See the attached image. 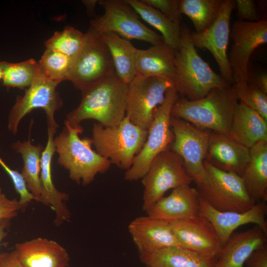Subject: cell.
<instances>
[{
    "label": "cell",
    "mask_w": 267,
    "mask_h": 267,
    "mask_svg": "<svg viewBox=\"0 0 267 267\" xmlns=\"http://www.w3.org/2000/svg\"><path fill=\"white\" fill-rule=\"evenodd\" d=\"M250 158V149L228 135L209 133L205 160L217 168L242 177Z\"/></svg>",
    "instance_id": "cell-21"
},
{
    "label": "cell",
    "mask_w": 267,
    "mask_h": 267,
    "mask_svg": "<svg viewBox=\"0 0 267 267\" xmlns=\"http://www.w3.org/2000/svg\"><path fill=\"white\" fill-rule=\"evenodd\" d=\"M206 176L196 184L199 196L215 209L222 212H245L254 204L249 196L241 176L221 170L205 160Z\"/></svg>",
    "instance_id": "cell-6"
},
{
    "label": "cell",
    "mask_w": 267,
    "mask_h": 267,
    "mask_svg": "<svg viewBox=\"0 0 267 267\" xmlns=\"http://www.w3.org/2000/svg\"><path fill=\"white\" fill-rule=\"evenodd\" d=\"M0 165L11 178L14 188L20 196L19 202L22 209H24L33 200L34 196L28 190L25 181L18 171L10 168L0 157Z\"/></svg>",
    "instance_id": "cell-36"
},
{
    "label": "cell",
    "mask_w": 267,
    "mask_h": 267,
    "mask_svg": "<svg viewBox=\"0 0 267 267\" xmlns=\"http://www.w3.org/2000/svg\"><path fill=\"white\" fill-rule=\"evenodd\" d=\"M10 220L9 219L0 220V245L2 240L7 235V233L5 229L8 227Z\"/></svg>",
    "instance_id": "cell-43"
},
{
    "label": "cell",
    "mask_w": 267,
    "mask_h": 267,
    "mask_svg": "<svg viewBox=\"0 0 267 267\" xmlns=\"http://www.w3.org/2000/svg\"><path fill=\"white\" fill-rule=\"evenodd\" d=\"M200 214L208 219L213 225L222 247L233 231L240 226L254 223L267 233L266 201H260L245 212H222L212 207L200 197Z\"/></svg>",
    "instance_id": "cell-17"
},
{
    "label": "cell",
    "mask_w": 267,
    "mask_h": 267,
    "mask_svg": "<svg viewBox=\"0 0 267 267\" xmlns=\"http://www.w3.org/2000/svg\"><path fill=\"white\" fill-rule=\"evenodd\" d=\"M157 9L175 24L180 26L182 14L179 9L178 0H141Z\"/></svg>",
    "instance_id": "cell-37"
},
{
    "label": "cell",
    "mask_w": 267,
    "mask_h": 267,
    "mask_svg": "<svg viewBox=\"0 0 267 267\" xmlns=\"http://www.w3.org/2000/svg\"><path fill=\"white\" fill-rule=\"evenodd\" d=\"M58 127V124L47 125V141L41 155L40 175V202L48 206L54 211L56 215L54 223L57 226L68 221L71 217V213L64 204V201L69 198L68 195L58 191L52 179L51 161L55 152L54 136Z\"/></svg>",
    "instance_id": "cell-19"
},
{
    "label": "cell",
    "mask_w": 267,
    "mask_h": 267,
    "mask_svg": "<svg viewBox=\"0 0 267 267\" xmlns=\"http://www.w3.org/2000/svg\"><path fill=\"white\" fill-rule=\"evenodd\" d=\"M235 8V0H223L219 15L212 25L203 32L190 33L195 48L206 49L211 53L219 67L220 76L230 85L233 84V81L227 50L230 16Z\"/></svg>",
    "instance_id": "cell-15"
},
{
    "label": "cell",
    "mask_w": 267,
    "mask_h": 267,
    "mask_svg": "<svg viewBox=\"0 0 267 267\" xmlns=\"http://www.w3.org/2000/svg\"><path fill=\"white\" fill-rule=\"evenodd\" d=\"M83 3L86 6L88 12L90 14H93L95 5L98 2L99 0H83Z\"/></svg>",
    "instance_id": "cell-44"
},
{
    "label": "cell",
    "mask_w": 267,
    "mask_h": 267,
    "mask_svg": "<svg viewBox=\"0 0 267 267\" xmlns=\"http://www.w3.org/2000/svg\"><path fill=\"white\" fill-rule=\"evenodd\" d=\"M139 254L141 262L148 267H214L215 263L213 260L180 246Z\"/></svg>",
    "instance_id": "cell-27"
},
{
    "label": "cell",
    "mask_w": 267,
    "mask_h": 267,
    "mask_svg": "<svg viewBox=\"0 0 267 267\" xmlns=\"http://www.w3.org/2000/svg\"><path fill=\"white\" fill-rule=\"evenodd\" d=\"M175 82L160 77L135 78L128 84L126 116L134 125L148 130L154 110L164 101L168 90Z\"/></svg>",
    "instance_id": "cell-11"
},
{
    "label": "cell",
    "mask_w": 267,
    "mask_h": 267,
    "mask_svg": "<svg viewBox=\"0 0 267 267\" xmlns=\"http://www.w3.org/2000/svg\"><path fill=\"white\" fill-rule=\"evenodd\" d=\"M175 86L181 97L196 100L213 89L231 86L217 74L198 53L186 25L180 26V43L175 51Z\"/></svg>",
    "instance_id": "cell-4"
},
{
    "label": "cell",
    "mask_w": 267,
    "mask_h": 267,
    "mask_svg": "<svg viewBox=\"0 0 267 267\" xmlns=\"http://www.w3.org/2000/svg\"><path fill=\"white\" fill-rule=\"evenodd\" d=\"M245 264L246 267H267V245L253 252Z\"/></svg>",
    "instance_id": "cell-40"
},
{
    "label": "cell",
    "mask_w": 267,
    "mask_h": 267,
    "mask_svg": "<svg viewBox=\"0 0 267 267\" xmlns=\"http://www.w3.org/2000/svg\"><path fill=\"white\" fill-rule=\"evenodd\" d=\"M22 210L19 201L7 198L0 187V220L11 219L16 217L18 211Z\"/></svg>",
    "instance_id": "cell-39"
},
{
    "label": "cell",
    "mask_w": 267,
    "mask_h": 267,
    "mask_svg": "<svg viewBox=\"0 0 267 267\" xmlns=\"http://www.w3.org/2000/svg\"><path fill=\"white\" fill-rule=\"evenodd\" d=\"M72 62L73 58L46 48L38 64L41 72L46 78L60 83L68 80Z\"/></svg>",
    "instance_id": "cell-33"
},
{
    "label": "cell",
    "mask_w": 267,
    "mask_h": 267,
    "mask_svg": "<svg viewBox=\"0 0 267 267\" xmlns=\"http://www.w3.org/2000/svg\"><path fill=\"white\" fill-rule=\"evenodd\" d=\"M223 0H178L181 14L191 21L195 32L210 27L217 19Z\"/></svg>",
    "instance_id": "cell-31"
},
{
    "label": "cell",
    "mask_w": 267,
    "mask_h": 267,
    "mask_svg": "<svg viewBox=\"0 0 267 267\" xmlns=\"http://www.w3.org/2000/svg\"><path fill=\"white\" fill-rule=\"evenodd\" d=\"M240 102L259 113L267 120V93L250 84L232 85Z\"/></svg>",
    "instance_id": "cell-35"
},
{
    "label": "cell",
    "mask_w": 267,
    "mask_h": 267,
    "mask_svg": "<svg viewBox=\"0 0 267 267\" xmlns=\"http://www.w3.org/2000/svg\"><path fill=\"white\" fill-rule=\"evenodd\" d=\"M247 83L253 85L259 89L267 93V74L257 73L255 75L248 74Z\"/></svg>",
    "instance_id": "cell-41"
},
{
    "label": "cell",
    "mask_w": 267,
    "mask_h": 267,
    "mask_svg": "<svg viewBox=\"0 0 267 267\" xmlns=\"http://www.w3.org/2000/svg\"><path fill=\"white\" fill-rule=\"evenodd\" d=\"M2 68L1 66V61H0V80L2 79Z\"/></svg>",
    "instance_id": "cell-45"
},
{
    "label": "cell",
    "mask_w": 267,
    "mask_h": 267,
    "mask_svg": "<svg viewBox=\"0 0 267 267\" xmlns=\"http://www.w3.org/2000/svg\"><path fill=\"white\" fill-rule=\"evenodd\" d=\"M101 34L110 52L117 76L128 85L136 76L135 58L137 49L130 40L116 34Z\"/></svg>",
    "instance_id": "cell-28"
},
{
    "label": "cell",
    "mask_w": 267,
    "mask_h": 267,
    "mask_svg": "<svg viewBox=\"0 0 267 267\" xmlns=\"http://www.w3.org/2000/svg\"><path fill=\"white\" fill-rule=\"evenodd\" d=\"M238 99L232 85L215 88L205 97L189 100L178 97L171 109V116L183 120L202 130L228 135Z\"/></svg>",
    "instance_id": "cell-2"
},
{
    "label": "cell",
    "mask_w": 267,
    "mask_h": 267,
    "mask_svg": "<svg viewBox=\"0 0 267 267\" xmlns=\"http://www.w3.org/2000/svg\"><path fill=\"white\" fill-rule=\"evenodd\" d=\"M85 39V34L71 26L62 31H56L44 43L46 48L59 51L74 58L80 51Z\"/></svg>",
    "instance_id": "cell-34"
},
{
    "label": "cell",
    "mask_w": 267,
    "mask_h": 267,
    "mask_svg": "<svg viewBox=\"0 0 267 267\" xmlns=\"http://www.w3.org/2000/svg\"><path fill=\"white\" fill-rule=\"evenodd\" d=\"M178 97L176 86L171 88L166 93L164 102L154 110L145 142L131 167L126 171L125 180L133 181L141 179L154 158L170 149L174 138L170 123L171 109Z\"/></svg>",
    "instance_id": "cell-7"
},
{
    "label": "cell",
    "mask_w": 267,
    "mask_h": 267,
    "mask_svg": "<svg viewBox=\"0 0 267 267\" xmlns=\"http://www.w3.org/2000/svg\"><path fill=\"white\" fill-rule=\"evenodd\" d=\"M85 34L84 44L73 58L67 80L81 91L115 73L110 52L102 34L90 26Z\"/></svg>",
    "instance_id": "cell-8"
},
{
    "label": "cell",
    "mask_w": 267,
    "mask_h": 267,
    "mask_svg": "<svg viewBox=\"0 0 267 267\" xmlns=\"http://www.w3.org/2000/svg\"><path fill=\"white\" fill-rule=\"evenodd\" d=\"M139 17L162 34L164 42L177 50L180 46V26L157 9L143 2L141 0H125Z\"/></svg>",
    "instance_id": "cell-29"
},
{
    "label": "cell",
    "mask_w": 267,
    "mask_h": 267,
    "mask_svg": "<svg viewBox=\"0 0 267 267\" xmlns=\"http://www.w3.org/2000/svg\"><path fill=\"white\" fill-rule=\"evenodd\" d=\"M83 132L80 125L72 126L64 121V127L54 138V144L59 154L58 164L68 171L72 180L86 186L98 174L107 172L112 164L92 149L91 138L80 137Z\"/></svg>",
    "instance_id": "cell-3"
},
{
    "label": "cell",
    "mask_w": 267,
    "mask_h": 267,
    "mask_svg": "<svg viewBox=\"0 0 267 267\" xmlns=\"http://www.w3.org/2000/svg\"><path fill=\"white\" fill-rule=\"evenodd\" d=\"M1 64L2 85L7 90L10 88H29L40 72L38 63L33 58L19 63L1 61Z\"/></svg>",
    "instance_id": "cell-32"
},
{
    "label": "cell",
    "mask_w": 267,
    "mask_h": 267,
    "mask_svg": "<svg viewBox=\"0 0 267 267\" xmlns=\"http://www.w3.org/2000/svg\"><path fill=\"white\" fill-rule=\"evenodd\" d=\"M267 239V233L257 225L232 234L222 247L214 267H245L251 253L266 245Z\"/></svg>",
    "instance_id": "cell-23"
},
{
    "label": "cell",
    "mask_w": 267,
    "mask_h": 267,
    "mask_svg": "<svg viewBox=\"0 0 267 267\" xmlns=\"http://www.w3.org/2000/svg\"><path fill=\"white\" fill-rule=\"evenodd\" d=\"M232 44L228 55L233 84H247L249 61L254 50L267 43V21L236 20L230 33Z\"/></svg>",
    "instance_id": "cell-12"
},
{
    "label": "cell",
    "mask_w": 267,
    "mask_h": 267,
    "mask_svg": "<svg viewBox=\"0 0 267 267\" xmlns=\"http://www.w3.org/2000/svg\"><path fill=\"white\" fill-rule=\"evenodd\" d=\"M59 84L46 78L40 71L31 86L25 90L24 95L17 96L16 102L9 115L8 130L16 134L22 119L36 108L44 110L47 124H57L54 113L63 104L61 97L56 91Z\"/></svg>",
    "instance_id": "cell-14"
},
{
    "label": "cell",
    "mask_w": 267,
    "mask_h": 267,
    "mask_svg": "<svg viewBox=\"0 0 267 267\" xmlns=\"http://www.w3.org/2000/svg\"><path fill=\"white\" fill-rule=\"evenodd\" d=\"M0 267H23L14 251L0 254Z\"/></svg>",
    "instance_id": "cell-42"
},
{
    "label": "cell",
    "mask_w": 267,
    "mask_h": 267,
    "mask_svg": "<svg viewBox=\"0 0 267 267\" xmlns=\"http://www.w3.org/2000/svg\"><path fill=\"white\" fill-rule=\"evenodd\" d=\"M170 123L174 135L170 150L181 157L186 171L196 184L201 182L206 176L204 162L208 150L209 132L172 116Z\"/></svg>",
    "instance_id": "cell-13"
},
{
    "label": "cell",
    "mask_w": 267,
    "mask_h": 267,
    "mask_svg": "<svg viewBox=\"0 0 267 267\" xmlns=\"http://www.w3.org/2000/svg\"><path fill=\"white\" fill-rule=\"evenodd\" d=\"M92 144L96 152L111 164L127 171L143 147L148 130L133 124L127 116L117 126L104 127L94 123L92 129Z\"/></svg>",
    "instance_id": "cell-5"
},
{
    "label": "cell",
    "mask_w": 267,
    "mask_h": 267,
    "mask_svg": "<svg viewBox=\"0 0 267 267\" xmlns=\"http://www.w3.org/2000/svg\"><path fill=\"white\" fill-rule=\"evenodd\" d=\"M228 135L250 149L263 140H267V120L245 104L235 105Z\"/></svg>",
    "instance_id": "cell-25"
},
{
    "label": "cell",
    "mask_w": 267,
    "mask_h": 267,
    "mask_svg": "<svg viewBox=\"0 0 267 267\" xmlns=\"http://www.w3.org/2000/svg\"><path fill=\"white\" fill-rule=\"evenodd\" d=\"M180 247L216 261L222 246L211 222L199 214L170 222Z\"/></svg>",
    "instance_id": "cell-16"
},
{
    "label": "cell",
    "mask_w": 267,
    "mask_h": 267,
    "mask_svg": "<svg viewBox=\"0 0 267 267\" xmlns=\"http://www.w3.org/2000/svg\"><path fill=\"white\" fill-rule=\"evenodd\" d=\"M199 199L196 188L190 185L181 186L160 198L146 212L148 216L170 223L200 214Z\"/></svg>",
    "instance_id": "cell-20"
},
{
    "label": "cell",
    "mask_w": 267,
    "mask_h": 267,
    "mask_svg": "<svg viewBox=\"0 0 267 267\" xmlns=\"http://www.w3.org/2000/svg\"><path fill=\"white\" fill-rule=\"evenodd\" d=\"M128 85L116 73L81 90L78 106L68 113L65 121L72 126L93 119L104 127L118 125L126 116Z\"/></svg>",
    "instance_id": "cell-1"
},
{
    "label": "cell",
    "mask_w": 267,
    "mask_h": 267,
    "mask_svg": "<svg viewBox=\"0 0 267 267\" xmlns=\"http://www.w3.org/2000/svg\"><path fill=\"white\" fill-rule=\"evenodd\" d=\"M104 13L92 20L90 26L101 34L113 33L128 39L156 45L164 42L162 37L146 26L135 11L125 0H101Z\"/></svg>",
    "instance_id": "cell-9"
},
{
    "label": "cell",
    "mask_w": 267,
    "mask_h": 267,
    "mask_svg": "<svg viewBox=\"0 0 267 267\" xmlns=\"http://www.w3.org/2000/svg\"></svg>",
    "instance_id": "cell-46"
},
{
    "label": "cell",
    "mask_w": 267,
    "mask_h": 267,
    "mask_svg": "<svg viewBox=\"0 0 267 267\" xmlns=\"http://www.w3.org/2000/svg\"><path fill=\"white\" fill-rule=\"evenodd\" d=\"M28 140H18L12 145L13 148L21 154L24 166L21 174L27 188L37 202H40L41 189L40 184L41 159L44 147L41 144H32L30 134Z\"/></svg>",
    "instance_id": "cell-30"
},
{
    "label": "cell",
    "mask_w": 267,
    "mask_h": 267,
    "mask_svg": "<svg viewBox=\"0 0 267 267\" xmlns=\"http://www.w3.org/2000/svg\"><path fill=\"white\" fill-rule=\"evenodd\" d=\"M128 230L139 253L180 246L170 222L147 215L133 220Z\"/></svg>",
    "instance_id": "cell-18"
},
{
    "label": "cell",
    "mask_w": 267,
    "mask_h": 267,
    "mask_svg": "<svg viewBox=\"0 0 267 267\" xmlns=\"http://www.w3.org/2000/svg\"><path fill=\"white\" fill-rule=\"evenodd\" d=\"M247 193L253 203L267 200V140L250 149V158L242 176Z\"/></svg>",
    "instance_id": "cell-26"
},
{
    "label": "cell",
    "mask_w": 267,
    "mask_h": 267,
    "mask_svg": "<svg viewBox=\"0 0 267 267\" xmlns=\"http://www.w3.org/2000/svg\"><path fill=\"white\" fill-rule=\"evenodd\" d=\"M141 179L144 187L142 208L145 211L169 189L190 185L193 181L181 157L170 149L154 158Z\"/></svg>",
    "instance_id": "cell-10"
},
{
    "label": "cell",
    "mask_w": 267,
    "mask_h": 267,
    "mask_svg": "<svg viewBox=\"0 0 267 267\" xmlns=\"http://www.w3.org/2000/svg\"><path fill=\"white\" fill-rule=\"evenodd\" d=\"M175 50L164 42L147 49H137L135 58L136 76L177 78Z\"/></svg>",
    "instance_id": "cell-24"
},
{
    "label": "cell",
    "mask_w": 267,
    "mask_h": 267,
    "mask_svg": "<svg viewBox=\"0 0 267 267\" xmlns=\"http://www.w3.org/2000/svg\"><path fill=\"white\" fill-rule=\"evenodd\" d=\"M235 2L238 20L256 22L261 20L254 0H236Z\"/></svg>",
    "instance_id": "cell-38"
},
{
    "label": "cell",
    "mask_w": 267,
    "mask_h": 267,
    "mask_svg": "<svg viewBox=\"0 0 267 267\" xmlns=\"http://www.w3.org/2000/svg\"><path fill=\"white\" fill-rule=\"evenodd\" d=\"M14 251L23 267H67L70 261L64 247L42 237L16 244Z\"/></svg>",
    "instance_id": "cell-22"
}]
</instances>
